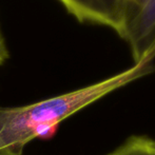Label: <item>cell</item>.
Here are the masks:
<instances>
[{
    "label": "cell",
    "instance_id": "cell-1",
    "mask_svg": "<svg viewBox=\"0 0 155 155\" xmlns=\"http://www.w3.org/2000/svg\"><path fill=\"white\" fill-rule=\"evenodd\" d=\"M154 58L99 82L72 92L17 108H0V147L22 155L25 146L35 138H47L60 123L108 94L155 72Z\"/></svg>",
    "mask_w": 155,
    "mask_h": 155
},
{
    "label": "cell",
    "instance_id": "cell-2",
    "mask_svg": "<svg viewBox=\"0 0 155 155\" xmlns=\"http://www.w3.org/2000/svg\"><path fill=\"white\" fill-rule=\"evenodd\" d=\"M121 38L129 43L134 63L155 57V0H128Z\"/></svg>",
    "mask_w": 155,
    "mask_h": 155
},
{
    "label": "cell",
    "instance_id": "cell-3",
    "mask_svg": "<svg viewBox=\"0 0 155 155\" xmlns=\"http://www.w3.org/2000/svg\"><path fill=\"white\" fill-rule=\"evenodd\" d=\"M79 22L111 28L119 36L124 30L128 0H59Z\"/></svg>",
    "mask_w": 155,
    "mask_h": 155
},
{
    "label": "cell",
    "instance_id": "cell-4",
    "mask_svg": "<svg viewBox=\"0 0 155 155\" xmlns=\"http://www.w3.org/2000/svg\"><path fill=\"white\" fill-rule=\"evenodd\" d=\"M107 155H155V139L143 135H133Z\"/></svg>",
    "mask_w": 155,
    "mask_h": 155
},
{
    "label": "cell",
    "instance_id": "cell-5",
    "mask_svg": "<svg viewBox=\"0 0 155 155\" xmlns=\"http://www.w3.org/2000/svg\"><path fill=\"white\" fill-rule=\"evenodd\" d=\"M8 57H10V53H8V50L6 48L5 41H4V38L1 34V31H0V65L4 63V61Z\"/></svg>",
    "mask_w": 155,
    "mask_h": 155
},
{
    "label": "cell",
    "instance_id": "cell-6",
    "mask_svg": "<svg viewBox=\"0 0 155 155\" xmlns=\"http://www.w3.org/2000/svg\"><path fill=\"white\" fill-rule=\"evenodd\" d=\"M0 155H18V154L14 153L13 151L6 149V148H1V147H0Z\"/></svg>",
    "mask_w": 155,
    "mask_h": 155
}]
</instances>
